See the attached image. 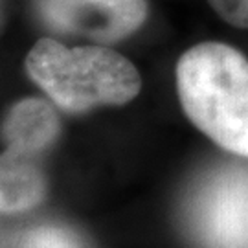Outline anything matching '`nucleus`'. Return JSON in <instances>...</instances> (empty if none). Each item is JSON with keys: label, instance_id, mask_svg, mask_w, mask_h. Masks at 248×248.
<instances>
[{"label": "nucleus", "instance_id": "f257e3e1", "mask_svg": "<svg viewBox=\"0 0 248 248\" xmlns=\"http://www.w3.org/2000/svg\"><path fill=\"white\" fill-rule=\"evenodd\" d=\"M177 92L187 120L213 143L248 158V59L237 48L206 41L177 62Z\"/></svg>", "mask_w": 248, "mask_h": 248}, {"label": "nucleus", "instance_id": "f03ea898", "mask_svg": "<svg viewBox=\"0 0 248 248\" xmlns=\"http://www.w3.org/2000/svg\"><path fill=\"white\" fill-rule=\"evenodd\" d=\"M24 68L53 105L72 114L125 105L142 90L138 68L107 45L64 46L41 37L26 53Z\"/></svg>", "mask_w": 248, "mask_h": 248}, {"label": "nucleus", "instance_id": "7ed1b4c3", "mask_svg": "<svg viewBox=\"0 0 248 248\" xmlns=\"http://www.w3.org/2000/svg\"><path fill=\"white\" fill-rule=\"evenodd\" d=\"M37 22L53 35L114 45L134 35L149 17L147 0H31Z\"/></svg>", "mask_w": 248, "mask_h": 248}, {"label": "nucleus", "instance_id": "20e7f679", "mask_svg": "<svg viewBox=\"0 0 248 248\" xmlns=\"http://www.w3.org/2000/svg\"><path fill=\"white\" fill-rule=\"evenodd\" d=\"M201 230L212 248H248V178H224L204 197Z\"/></svg>", "mask_w": 248, "mask_h": 248}, {"label": "nucleus", "instance_id": "39448f33", "mask_svg": "<svg viewBox=\"0 0 248 248\" xmlns=\"http://www.w3.org/2000/svg\"><path fill=\"white\" fill-rule=\"evenodd\" d=\"M61 134V120L52 103L41 98H24L8 110L2 124L4 151L39 158Z\"/></svg>", "mask_w": 248, "mask_h": 248}, {"label": "nucleus", "instance_id": "423d86ee", "mask_svg": "<svg viewBox=\"0 0 248 248\" xmlns=\"http://www.w3.org/2000/svg\"><path fill=\"white\" fill-rule=\"evenodd\" d=\"M46 195V178L33 156L4 151L0 164V208L2 213L26 212Z\"/></svg>", "mask_w": 248, "mask_h": 248}, {"label": "nucleus", "instance_id": "0eeeda50", "mask_svg": "<svg viewBox=\"0 0 248 248\" xmlns=\"http://www.w3.org/2000/svg\"><path fill=\"white\" fill-rule=\"evenodd\" d=\"M20 248H79V245L64 230L46 226L26 233Z\"/></svg>", "mask_w": 248, "mask_h": 248}, {"label": "nucleus", "instance_id": "6e6552de", "mask_svg": "<svg viewBox=\"0 0 248 248\" xmlns=\"http://www.w3.org/2000/svg\"><path fill=\"white\" fill-rule=\"evenodd\" d=\"M208 4L226 24L248 30V0H208Z\"/></svg>", "mask_w": 248, "mask_h": 248}]
</instances>
